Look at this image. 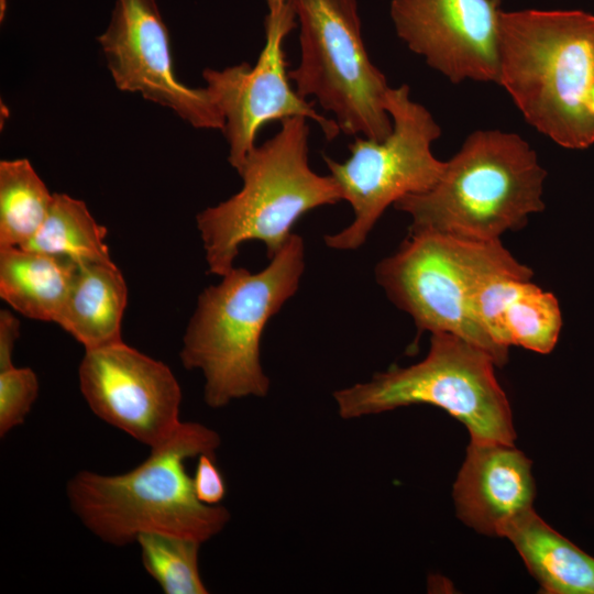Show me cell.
<instances>
[{"label": "cell", "instance_id": "19", "mask_svg": "<svg viewBox=\"0 0 594 594\" xmlns=\"http://www.w3.org/2000/svg\"><path fill=\"white\" fill-rule=\"evenodd\" d=\"M106 235L107 229L95 220L82 200L54 194L44 222L22 248L77 264L111 262Z\"/></svg>", "mask_w": 594, "mask_h": 594}, {"label": "cell", "instance_id": "14", "mask_svg": "<svg viewBox=\"0 0 594 594\" xmlns=\"http://www.w3.org/2000/svg\"><path fill=\"white\" fill-rule=\"evenodd\" d=\"M535 494L531 462L514 444L471 440L453 488L464 524L499 537L505 525L532 509Z\"/></svg>", "mask_w": 594, "mask_h": 594}, {"label": "cell", "instance_id": "23", "mask_svg": "<svg viewBox=\"0 0 594 594\" xmlns=\"http://www.w3.org/2000/svg\"><path fill=\"white\" fill-rule=\"evenodd\" d=\"M191 479L195 495L202 504L215 506L224 498L227 486L216 464V455L209 453L199 455Z\"/></svg>", "mask_w": 594, "mask_h": 594}, {"label": "cell", "instance_id": "20", "mask_svg": "<svg viewBox=\"0 0 594 594\" xmlns=\"http://www.w3.org/2000/svg\"><path fill=\"white\" fill-rule=\"evenodd\" d=\"M51 194L26 158L0 162V248L24 246L44 222Z\"/></svg>", "mask_w": 594, "mask_h": 594}, {"label": "cell", "instance_id": "13", "mask_svg": "<svg viewBox=\"0 0 594 594\" xmlns=\"http://www.w3.org/2000/svg\"><path fill=\"white\" fill-rule=\"evenodd\" d=\"M498 6L492 0H392L398 37L452 84H498Z\"/></svg>", "mask_w": 594, "mask_h": 594}, {"label": "cell", "instance_id": "6", "mask_svg": "<svg viewBox=\"0 0 594 594\" xmlns=\"http://www.w3.org/2000/svg\"><path fill=\"white\" fill-rule=\"evenodd\" d=\"M498 276L530 280L532 271L501 240H468L431 231L410 232L398 251L375 267L376 282L411 316L419 331L458 336L485 350L501 366L507 362L508 350L490 338L474 311L477 292Z\"/></svg>", "mask_w": 594, "mask_h": 594}, {"label": "cell", "instance_id": "4", "mask_svg": "<svg viewBox=\"0 0 594 594\" xmlns=\"http://www.w3.org/2000/svg\"><path fill=\"white\" fill-rule=\"evenodd\" d=\"M546 170L520 135L501 130L471 133L425 193L394 204L411 218L410 232L431 231L492 241L543 210Z\"/></svg>", "mask_w": 594, "mask_h": 594}, {"label": "cell", "instance_id": "24", "mask_svg": "<svg viewBox=\"0 0 594 594\" xmlns=\"http://www.w3.org/2000/svg\"><path fill=\"white\" fill-rule=\"evenodd\" d=\"M20 336V321L9 310L0 311V371L13 365L15 342Z\"/></svg>", "mask_w": 594, "mask_h": 594}, {"label": "cell", "instance_id": "16", "mask_svg": "<svg viewBox=\"0 0 594 594\" xmlns=\"http://www.w3.org/2000/svg\"><path fill=\"white\" fill-rule=\"evenodd\" d=\"M128 287L111 262L78 264L66 300L55 323L86 350L122 342L121 322Z\"/></svg>", "mask_w": 594, "mask_h": 594}, {"label": "cell", "instance_id": "21", "mask_svg": "<svg viewBox=\"0 0 594 594\" xmlns=\"http://www.w3.org/2000/svg\"><path fill=\"white\" fill-rule=\"evenodd\" d=\"M136 542L144 569L164 593H208L199 571L200 542L157 532L141 534Z\"/></svg>", "mask_w": 594, "mask_h": 594}, {"label": "cell", "instance_id": "25", "mask_svg": "<svg viewBox=\"0 0 594 594\" xmlns=\"http://www.w3.org/2000/svg\"><path fill=\"white\" fill-rule=\"evenodd\" d=\"M590 107H591V110L594 113V88H593V90L591 92V97H590Z\"/></svg>", "mask_w": 594, "mask_h": 594}, {"label": "cell", "instance_id": "3", "mask_svg": "<svg viewBox=\"0 0 594 594\" xmlns=\"http://www.w3.org/2000/svg\"><path fill=\"white\" fill-rule=\"evenodd\" d=\"M270 260L256 273L233 267L198 296L179 356L185 369L201 371L209 407L268 393L261 339L270 319L298 289L305 270L304 240L293 233Z\"/></svg>", "mask_w": 594, "mask_h": 594}, {"label": "cell", "instance_id": "22", "mask_svg": "<svg viewBox=\"0 0 594 594\" xmlns=\"http://www.w3.org/2000/svg\"><path fill=\"white\" fill-rule=\"evenodd\" d=\"M38 380L30 367L0 371V436L22 425L38 394Z\"/></svg>", "mask_w": 594, "mask_h": 594}, {"label": "cell", "instance_id": "17", "mask_svg": "<svg viewBox=\"0 0 594 594\" xmlns=\"http://www.w3.org/2000/svg\"><path fill=\"white\" fill-rule=\"evenodd\" d=\"M527 569L546 593L594 594V558L546 524L534 509L504 526Z\"/></svg>", "mask_w": 594, "mask_h": 594}, {"label": "cell", "instance_id": "8", "mask_svg": "<svg viewBox=\"0 0 594 594\" xmlns=\"http://www.w3.org/2000/svg\"><path fill=\"white\" fill-rule=\"evenodd\" d=\"M299 24L300 62L288 72L301 98L314 97L341 132L382 141L393 129L389 86L372 63L356 0H292Z\"/></svg>", "mask_w": 594, "mask_h": 594}, {"label": "cell", "instance_id": "11", "mask_svg": "<svg viewBox=\"0 0 594 594\" xmlns=\"http://www.w3.org/2000/svg\"><path fill=\"white\" fill-rule=\"evenodd\" d=\"M97 40L118 89L170 109L196 129H223V117L207 88L177 79L168 30L155 0H117Z\"/></svg>", "mask_w": 594, "mask_h": 594}, {"label": "cell", "instance_id": "15", "mask_svg": "<svg viewBox=\"0 0 594 594\" xmlns=\"http://www.w3.org/2000/svg\"><path fill=\"white\" fill-rule=\"evenodd\" d=\"M476 319L499 346L519 345L549 353L556 345L562 318L554 295L514 276L485 283L474 299Z\"/></svg>", "mask_w": 594, "mask_h": 594}, {"label": "cell", "instance_id": "1", "mask_svg": "<svg viewBox=\"0 0 594 594\" xmlns=\"http://www.w3.org/2000/svg\"><path fill=\"white\" fill-rule=\"evenodd\" d=\"M221 440L199 422H182L174 435L152 448L146 460L123 474L80 471L67 483L73 512L102 541L122 547L144 532L173 535L200 543L218 535L230 513L202 504L195 495L186 461L216 455Z\"/></svg>", "mask_w": 594, "mask_h": 594}, {"label": "cell", "instance_id": "18", "mask_svg": "<svg viewBox=\"0 0 594 594\" xmlns=\"http://www.w3.org/2000/svg\"><path fill=\"white\" fill-rule=\"evenodd\" d=\"M77 266L33 250L0 248V296L25 317L55 322Z\"/></svg>", "mask_w": 594, "mask_h": 594}, {"label": "cell", "instance_id": "5", "mask_svg": "<svg viewBox=\"0 0 594 594\" xmlns=\"http://www.w3.org/2000/svg\"><path fill=\"white\" fill-rule=\"evenodd\" d=\"M308 139L305 118L282 120L279 131L255 145L238 172L242 188L197 215L208 273L226 275L249 240L263 242L272 258L305 213L342 200L334 179L310 168Z\"/></svg>", "mask_w": 594, "mask_h": 594}, {"label": "cell", "instance_id": "2", "mask_svg": "<svg viewBox=\"0 0 594 594\" xmlns=\"http://www.w3.org/2000/svg\"><path fill=\"white\" fill-rule=\"evenodd\" d=\"M498 85L525 120L557 144L591 146L594 15L581 10H501Z\"/></svg>", "mask_w": 594, "mask_h": 594}, {"label": "cell", "instance_id": "10", "mask_svg": "<svg viewBox=\"0 0 594 594\" xmlns=\"http://www.w3.org/2000/svg\"><path fill=\"white\" fill-rule=\"evenodd\" d=\"M265 44L254 65L241 63L221 70L206 68L202 78L224 124L229 163L240 170L267 122L301 117L315 121L329 141L341 132L334 119L315 110L289 84L284 42L297 26L292 0H265Z\"/></svg>", "mask_w": 594, "mask_h": 594}, {"label": "cell", "instance_id": "26", "mask_svg": "<svg viewBox=\"0 0 594 594\" xmlns=\"http://www.w3.org/2000/svg\"><path fill=\"white\" fill-rule=\"evenodd\" d=\"M492 1L495 2L497 6H499L502 0H492Z\"/></svg>", "mask_w": 594, "mask_h": 594}, {"label": "cell", "instance_id": "7", "mask_svg": "<svg viewBox=\"0 0 594 594\" xmlns=\"http://www.w3.org/2000/svg\"><path fill=\"white\" fill-rule=\"evenodd\" d=\"M494 365L480 346L451 333H431L429 352L419 363L377 373L334 392L333 398L343 419L433 405L462 422L471 440L514 444L512 411Z\"/></svg>", "mask_w": 594, "mask_h": 594}, {"label": "cell", "instance_id": "12", "mask_svg": "<svg viewBox=\"0 0 594 594\" xmlns=\"http://www.w3.org/2000/svg\"><path fill=\"white\" fill-rule=\"evenodd\" d=\"M79 385L96 416L151 449L182 424V389L170 369L123 341L86 350Z\"/></svg>", "mask_w": 594, "mask_h": 594}, {"label": "cell", "instance_id": "9", "mask_svg": "<svg viewBox=\"0 0 594 594\" xmlns=\"http://www.w3.org/2000/svg\"><path fill=\"white\" fill-rule=\"evenodd\" d=\"M386 107L393 122L387 138L354 136L348 160L323 157L342 200L354 212L350 226L324 237L331 249L360 248L387 207L406 195L429 190L444 169L446 162L431 151L441 129L426 107L410 99L409 87H391Z\"/></svg>", "mask_w": 594, "mask_h": 594}]
</instances>
